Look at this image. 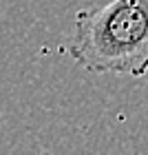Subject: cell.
<instances>
[{
    "mask_svg": "<svg viewBox=\"0 0 148 155\" xmlns=\"http://www.w3.org/2000/svg\"><path fill=\"white\" fill-rule=\"evenodd\" d=\"M69 55L91 73H148V0H111L77 11Z\"/></svg>",
    "mask_w": 148,
    "mask_h": 155,
    "instance_id": "6da1fadb",
    "label": "cell"
}]
</instances>
